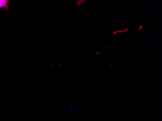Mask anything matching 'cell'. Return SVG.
I'll return each mask as SVG.
<instances>
[{
    "label": "cell",
    "instance_id": "2",
    "mask_svg": "<svg viewBox=\"0 0 162 121\" xmlns=\"http://www.w3.org/2000/svg\"><path fill=\"white\" fill-rule=\"evenodd\" d=\"M76 110V106H70L68 107L67 109V111L69 113H73L75 112Z\"/></svg>",
    "mask_w": 162,
    "mask_h": 121
},
{
    "label": "cell",
    "instance_id": "1",
    "mask_svg": "<svg viewBox=\"0 0 162 121\" xmlns=\"http://www.w3.org/2000/svg\"><path fill=\"white\" fill-rule=\"evenodd\" d=\"M9 2L8 0H0V9H5L6 11L8 10Z\"/></svg>",
    "mask_w": 162,
    "mask_h": 121
}]
</instances>
